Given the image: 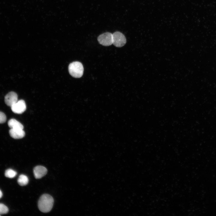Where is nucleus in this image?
<instances>
[{"label": "nucleus", "mask_w": 216, "mask_h": 216, "mask_svg": "<svg viewBox=\"0 0 216 216\" xmlns=\"http://www.w3.org/2000/svg\"><path fill=\"white\" fill-rule=\"evenodd\" d=\"M54 203V200L50 195L45 194L42 195L39 199L38 206L40 210L44 213L51 211Z\"/></svg>", "instance_id": "obj_1"}, {"label": "nucleus", "mask_w": 216, "mask_h": 216, "mask_svg": "<svg viewBox=\"0 0 216 216\" xmlns=\"http://www.w3.org/2000/svg\"><path fill=\"white\" fill-rule=\"evenodd\" d=\"M68 70L70 74L73 77L79 78L82 76L84 68L83 65L81 62H74L69 64Z\"/></svg>", "instance_id": "obj_2"}, {"label": "nucleus", "mask_w": 216, "mask_h": 216, "mask_svg": "<svg viewBox=\"0 0 216 216\" xmlns=\"http://www.w3.org/2000/svg\"><path fill=\"white\" fill-rule=\"evenodd\" d=\"M126 42L125 36L121 32H116L112 34V44L115 46L118 47H122Z\"/></svg>", "instance_id": "obj_3"}, {"label": "nucleus", "mask_w": 216, "mask_h": 216, "mask_svg": "<svg viewBox=\"0 0 216 216\" xmlns=\"http://www.w3.org/2000/svg\"><path fill=\"white\" fill-rule=\"evenodd\" d=\"M98 40L99 44L103 46H110L112 44V34L110 32H105L98 37Z\"/></svg>", "instance_id": "obj_4"}, {"label": "nucleus", "mask_w": 216, "mask_h": 216, "mask_svg": "<svg viewBox=\"0 0 216 216\" xmlns=\"http://www.w3.org/2000/svg\"><path fill=\"white\" fill-rule=\"evenodd\" d=\"M12 111L17 114H21L26 109V105L25 101L21 100L18 101L16 103L11 106Z\"/></svg>", "instance_id": "obj_5"}, {"label": "nucleus", "mask_w": 216, "mask_h": 216, "mask_svg": "<svg viewBox=\"0 0 216 216\" xmlns=\"http://www.w3.org/2000/svg\"><path fill=\"white\" fill-rule=\"evenodd\" d=\"M18 101L17 94L13 92H11L7 94L4 98V101L7 105L11 106Z\"/></svg>", "instance_id": "obj_6"}, {"label": "nucleus", "mask_w": 216, "mask_h": 216, "mask_svg": "<svg viewBox=\"0 0 216 216\" xmlns=\"http://www.w3.org/2000/svg\"><path fill=\"white\" fill-rule=\"evenodd\" d=\"M47 171L46 168L42 166H37L33 170L34 176L36 179L42 178L46 174Z\"/></svg>", "instance_id": "obj_7"}, {"label": "nucleus", "mask_w": 216, "mask_h": 216, "mask_svg": "<svg viewBox=\"0 0 216 216\" xmlns=\"http://www.w3.org/2000/svg\"><path fill=\"white\" fill-rule=\"evenodd\" d=\"M10 136L15 139L22 138L25 135V132L23 129L11 128L9 130Z\"/></svg>", "instance_id": "obj_8"}, {"label": "nucleus", "mask_w": 216, "mask_h": 216, "mask_svg": "<svg viewBox=\"0 0 216 216\" xmlns=\"http://www.w3.org/2000/svg\"><path fill=\"white\" fill-rule=\"evenodd\" d=\"M8 126L11 128L23 129V126L19 122L15 119L12 118L8 122Z\"/></svg>", "instance_id": "obj_9"}, {"label": "nucleus", "mask_w": 216, "mask_h": 216, "mask_svg": "<svg viewBox=\"0 0 216 216\" xmlns=\"http://www.w3.org/2000/svg\"><path fill=\"white\" fill-rule=\"evenodd\" d=\"M17 182L19 185L23 186L27 185L28 182V177L25 175L22 174L19 176Z\"/></svg>", "instance_id": "obj_10"}, {"label": "nucleus", "mask_w": 216, "mask_h": 216, "mask_svg": "<svg viewBox=\"0 0 216 216\" xmlns=\"http://www.w3.org/2000/svg\"><path fill=\"white\" fill-rule=\"evenodd\" d=\"M17 174V172L11 169H8L6 170L5 172V176L9 178H13L15 177Z\"/></svg>", "instance_id": "obj_11"}, {"label": "nucleus", "mask_w": 216, "mask_h": 216, "mask_svg": "<svg viewBox=\"0 0 216 216\" xmlns=\"http://www.w3.org/2000/svg\"><path fill=\"white\" fill-rule=\"evenodd\" d=\"M8 211V208L5 205L2 203H0V214H5Z\"/></svg>", "instance_id": "obj_12"}, {"label": "nucleus", "mask_w": 216, "mask_h": 216, "mask_svg": "<svg viewBox=\"0 0 216 216\" xmlns=\"http://www.w3.org/2000/svg\"><path fill=\"white\" fill-rule=\"evenodd\" d=\"M6 120V117L5 114L3 112L0 111V124L5 122Z\"/></svg>", "instance_id": "obj_13"}, {"label": "nucleus", "mask_w": 216, "mask_h": 216, "mask_svg": "<svg viewBox=\"0 0 216 216\" xmlns=\"http://www.w3.org/2000/svg\"><path fill=\"white\" fill-rule=\"evenodd\" d=\"M2 195V192L0 190V198H1Z\"/></svg>", "instance_id": "obj_14"}]
</instances>
